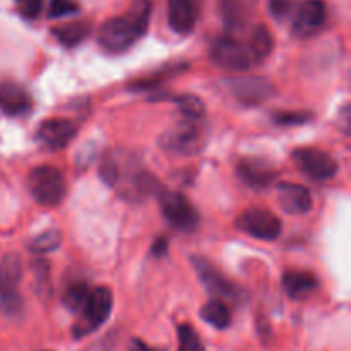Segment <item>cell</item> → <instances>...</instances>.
<instances>
[{
    "mask_svg": "<svg viewBox=\"0 0 351 351\" xmlns=\"http://www.w3.org/2000/svg\"><path fill=\"white\" fill-rule=\"evenodd\" d=\"M151 12V0H134L123 16L112 17L101 24L98 31V43L110 53H123L146 33Z\"/></svg>",
    "mask_w": 351,
    "mask_h": 351,
    "instance_id": "6da1fadb",
    "label": "cell"
},
{
    "mask_svg": "<svg viewBox=\"0 0 351 351\" xmlns=\"http://www.w3.org/2000/svg\"><path fill=\"white\" fill-rule=\"evenodd\" d=\"M160 146L170 153L192 156L199 154L208 143V127L204 119H187L182 117L167 132L161 134Z\"/></svg>",
    "mask_w": 351,
    "mask_h": 351,
    "instance_id": "7a4b0ae2",
    "label": "cell"
},
{
    "mask_svg": "<svg viewBox=\"0 0 351 351\" xmlns=\"http://www.w3.org/2000/svg\"><path fill=\"white\" fill-rule=\"evenodd\" d=\"M26 184L31 197L45 208H57L67 194L64 173L50 165L33 168L27 175Z\"/></svg>",
    "mask_w": 351,
    "mask_h": 351,
    "instance_id": "3957f363",
    "label": "cell"
},
{
    "mask_svg": "<svg viewBox=\"0 0 351 351\" xmlns=\"http://www.w3.org/2000/svg\"><path fill=\"white\" fill-rule=\"evenodd\" d=\"M23 278V264L17 254L10 252L0 259V314L19 315L24 308V300L19 293Z\"/></svg>",
    "mask_w": 351,
    "mask_h": 351,
    "instance_id": "277c9868",
    "label": "cell"
},
{
    "mask_svg": "<svg viewBox=\"0 0 351 351\" xmlns=\"http://www.w3.org/2000/svg\"><path fill=\"white\" fill-rule=\"evenodd\" d=\"M79 321L72 328V336L81 339L101 328L108 321L113 308V295L106 287H98L89 291Z\"/></svg>",
    "mask_w": 351,
    "mask_h": 351,
    "instance_id": "5b68a950",
    "label": "cell"
},
{
    "mask_svg": "<svg viewBox=\"0 0 351 351\" xmlns=\"http://www.w3.org/2000/svg\"><path fill=\"white\" fill-rule=\"evenodd\" d=\"M158 199H160V208L167 221L178 232L192 233L199 226V213L192 206L185 195L180 192L168 191V189H158Z\"/></svg>",
    "mask_w": 351,
    "mask_h": 351,
    "instance_id": "8992f818",
    "label": "cell"
},
{
    "mask_svg": "<svg viewBox=\"0 0 351 351\" xmlns=\"http://www.w3.org/2000/svg\"><path fill=\"white\" fill-rule=\"evenodd\" d=\"M225 86L232 98L243 106L263 105L276 95V88L273 82L266 77H259V75L226 79Z\"/></svg>",
    "mask_w": 351,
    "mask_h": 351,
    "instance_id": "52a82bcc",
    "label": "cell"
},
{
    "mask_svg": "<svg viewBox=\"0 0 351 351\" xmlns=\"http://www.w3.org/2000/svg\"><path fill=\"white\" fill-rule=\"evenodd\" d=\"M209 57L216 65L228 71H247L252 65V57L247 45L228 34L218 36L213 41L209 48Z\"/></svg>",
    "mask_w": 351,
    "mask_h": 351,
    "instance_id": "ba28073f",
    "label": "cell"
},
{
    "mask_svg": "<svg viewBox=\"0 0 351 351\" xmlns=\"http://www.w3.org/2000/svg\"><path fill=\"white\" fill-rule=\"evenodd\" d=\"M192 264H194V269L197 273L199 280L204 283V287L208 288V291L213 297L223 302L239 304L240 298H242V291H240V288L233 281L223 276V273L218 267L213 266L208 259L199 256L192 257Z\"/></svg>",
    "mask_w": 351,
    "mask_h": 351,
    "instance_id": "9c48e42d",
    "label": "cell"
},
{
    "mask_svg": "<svg viewBox=\"0 0 351 351\" xmlns=\"http://www.w3.org/2000/svg\"><path fill=\"white\" fill-rule=\"evenodd\" d=\"M293 161L298 170L315 182L331 180L338 171V163L326 151L317 147H298L293 151Z\"/></svg>",
    "mask_w": 351,
    "mask_h": 351,
    "instance_id": "30bf717a",
    "label": "cell"
},
{
    "mask_svg": "<svg viewBox=\"0 0 351 351\" xmlns=\"http://www.w3.org/2000/svg\"><path fill=\"white\" fill-rule=\"evenodd\" d=\"M239 232L257 240H276L281 235V221L276 215L266 209H247L237 218Z\"/></svg>",
    "mask_w": 351,
    "mask_h": 351,
    "instance_id": "8fae6325",
    "label": "cell"
},
{
    "mask_svg": "<svg viewBox=\"0 0 351 351\" xmlns=\"http://www.w3.org/2000/svg\"><path fill=\"white\" fill-rule=\"evenodd\" d=\"M77 123L69 119H47L36 129V141L48 151H58L67 147L77 136Z\"/></svg>",
    "mask_w": 351,
    "mask_h": 351,
    "instance_id": "7c38bea8",
    "label": "cell"
},
{
    "mask_svg": "<svg viewBox=\"0 0 351 351\" xmlns=\"http://www.w3.org/2000/svg\"><path fill=\"white\" fill-rule=\"evenodd\" d=\"M237 175L247 187L261 191V189L269 187L276 180L278 171L271 161L259 156H250L242 158L237 163Z\"/></svg>",
    "mask_w": 351,
    "mask_h": 351,
    "instance_id": "4fadbf2b",
    "label": "cell"
},
{
    "mask_svg": "<svg viewBox=\"0 0 351 351\" xmlns=\"http://www.w3.org/2000/svg\"><path fill=\"white\" fill-rule=\"evenodd\" d=\"M326 23V3L322 0H304L297 10L293 23V34L308 38L317 33Z\"/></svg>",
    "mask_w": 351,
    "mask_h": 351,
    "instance_id": "5bb4252c",
    "label": "cell"
},
{
    "mask_svg": "<svg viewBox=\"0 0 351 351\" xmlns=\"http://www.w3.org/2000/svg\"><path fill=\"white\" fill-rule=\"evenodd\" d=\"M276 199L280 208L288 215H305L312 209V194L300 184L283 182L276 187Z\"/></svg>",
    "mask_w": 351,
    "mask_h": 351,
    "instance_id": "9a60e30c",
    "label": "cell"
},
{
    "mask_svg": "<svg viewBox=\"0 0 351 351\" xmlns=\"http://www.w3.org/2000/svg\"><path fill=\"white\" fill-rule=\"evenodd\" d=\"M0 110L9 117H24L33 110V98L26 88L5 81L0 84Z\"/></svg>",
    "mask_w": 351,
    "mask_h": 351,
    "instance_id": "2e32d148",
    "label": "cell"
},
{
    "mask_svg": "<svg viewBox=\"0 0 351 351\" xmlns=\"http://www.w3.org/2000/svg\"><path fill=\"white\" fill-rule=\"evenodd\" d=\"M199 17L197 0H168V24L178 34L191 33Z\"/></svg>",
    "mask_w": 351,
    "mask_h": 351,
    "instance_id": "e0dca14e",
    "label": "cell"
},
{
    "mask_svg": "<svg viewBox=\"0 0 351 351\" xmlns=\"http://www.w3.org/2000/svg\"><path fill=\"white\" fill-rule=\"evenodd\" d=\"M285 293L293 300H305L319 288V280L314 273L304 269H288L281 278Z\"/></svg>",
    "mask_w": 351,
    "mask_h": 351,
    "instance_id": "ac0fdd59",
    "label": "cell"
},
{
    "mask_svg": "<svg viewBox=\"0 0 351 351\" xmlns=\"http://www.w3.org/2000/svg\"><path fill=\"white\" fill-rule=\"evenodd\" d=\"M91 33V24L86 23V21H75V23H67L60 24V26L53 27L51 34L58 40V43L64 45V47L72 48L81 45L86 38Z\"/></svg>",
    "mask_w": 351,
    "mask_h": 351,
    "instance_id": "d6986e66",
    "label": "cell"
},
{
    "mask_svg": "<svg viewBox=\"0 0 351 351\" xmlns=\"http://www.w3.org/2000/svg\"><path fill=\"white\" fill-rule=\"evenodd\" d=\"M247 48H249V53L252 57V64H263L274 50V38L271 31L264 24H259L254 29Z\"/></svg>",
    "mask_w": 351,
    "mask_h": 351,
    "instance_id": "ffe728a7",
    "label": "cell"
},
{
    "mask_svg": "<svg viewBox=\"0 0 351 351\" xmlns=\"http://www.w3.org/2000/svg\"><path fill=\"white\" fill-rule=\"evenodd\" d=\"M199 315H201L206 324L213 326L216 329H226L232 324V314H230L228 305L223 300H218V298H213L208 304L202 305Z\"/></svg>",
    "mask_w": 351,
    "mask_h": 351,
    "instance_id": "44dd1931",
    "label": "cell"
},
{
    "mask_svg": "<svg viewBox=\"0 0 351 351\" xmlns=\"http://www.w3.org/2000/svg\"><path fill=\"white\" fill-rule=\"evenodd\" d=\"M151 99L156 101H173L180 110L182 117L187 119H204V103L194 95H158Z\"/></svg>",
    "mask_w": 351,
    "mask_h": 351,
    "instance_id": "7402d4cb",
    "label": "cell"
},
{
    "mask_svg": "<svg viewBox=\"0 0 351 351\" xmlns=\"http://www.w3.org/2000/svg\"><path fill=\"white\" fill-rule=\"evenodd\" d=\"M221 16L230 29H239L249 21V7L243 0H221Z\"/></svg>",
    "mask_w": 351,
    "mask_h": 351,
    "instance_id": "603a6c76",
    "label": "cell"
},
{
    "mask_svg": "<svg viewBox=\"0 0 351 351\" xmlns=\"http://www.w3.org/2000/svg\"><path fill=\"white\" fill-rule=\"evenodd\" d=\"M187 69L185 64H173V65H168V67H161L160 71H156L154 74L147 75V77L141 79V81L134 82L130 84V89H136V91H144V89H151V88H156L160 86L161 82H165L167 79H170L171 75H177L180 72H184Z\"/></svg>",
    "mask_w": 351,
    "mask_h": 351,
    "instance_id": "cb8c5ba5",
    "label": "cell"
},
{
    "mask_svg": "<svg viewBox=\"0 0 351 351\" xmlns=\"http://www.w3.org/2000/svg\"><path fill=\"white\" fill-rule=\"evenodd\" d=\"M62 243V235L57 232V230H47L43 232L41 235L34 237L33 240L29 242V250L33 254H48V252H53L60 247Z\"/></svg>",
    "mask_w": 351,
    "mask_h": 351,
    "instance_id": "d4e9b609",
    "label": "cell"
},
{
    "mask_svg": "<svg viewBox=\"0 0 351 351\" xmlns=\"http://www.w3.org/2000/svg\"><path fill=\"white\" fill-rule=\"evenodd\" d=\"M88 295V285H86L84 281H74V283L67 287L64 297H62V302H64V305L69 311H77V308H81L82 305H84Z\"/></svg>",
    "mask_w": 351,
    "mask_h": 351,
    "instance_id": "484cf974",
    "label": "cell"
},
{
    "mask_svg": "<svg viewBox=\"0 0 351 351\" xmlns=\"http://www.w3.org/2000/svg\"><path fill=\"white\" fill-rule=\"evenodd\" d=\"M178 351H204L201 338L191 324L178 326Z\"/></svg>",
    "mask_w": 351,
    "mask_h": 351,
    "instance_id": "4316f807",
    "label": "cell"
},
{
    "mask_svg": "<svg viewBox=\"0 0 351 351\" xmlns=\"http://www.w3.org/2000/svg\"><path fill=\"white\" fill-rule=\"evenodd\" d=\"M314 119L311 112L305 110H298V112H276L273 115V122L276 125L283 127H295V125H305Z\"/></svg>",
    "mask_w": 351,
    "mask_h": 351,
    "instance_id": "83f0119b",
    "label": "cell"
},
{
    "mask_svg": "<svg viewBox=\"0 0 351 351\" xmlns=\"http://www.w3.org/2000/svg\"><path fill=\"white\" fill-rule=\"evenodd\" d=\"M99 177L108 185H115L119 182V163L112 154L103 156L101 163H99Z\"/></svg>",
    "mask_w": 351,
    "mask_h": 351,
    "instance_id": "f1b7e54d",
    "label": "cell"
},
{
    "mask_svg": "<svg viewBox=\"0 0 351 351\" xmlns=\"http://www.w3.org/2000/svg\"><path fill=\"white\" fill-rule=\"evenodd\" d=\"M77 10L79 5L74 0H51L50 9H48V17L50 19H60V17L72 16Z\"/></svg>",
    "mask_w": 351,
    "mask_h": 351,
    "instance_id": "f546056e",
    "label": "cell"
},
{
    "mask_svg": "<svg viewBox=\"0 0 351 351\" xmlns=\"http://www.w3.org/2000/svg\"><path fill=\"white\" fill-rule=\"evenodd\" d=\"M295 7V0H271L269 2V10L273 14L274 19L278 21H285L293 14Z\"/></svg>",
    "mask_w": 351,
    "mask_h": 351,
    "instance_id": "4dcf8cb0",
    "label": "cell"
},
{
    "mask_svg": "<svg viewBox=\"0 0 351 351\" xmlns=\"http://www.w3.org/2000/svg\"><path fill=\"white\" fill-rule=\"evenodd\" d=\"M23 14L26 17H36L41 10V3L43 0H23Z\"/></svg>",
    "mask_w": 351,
    "mask_h": 351,
    "instance_id": "1f68e13d",
    "label": "cell"
},
{
    "mask_svg": "<svg viewBox=\"0 0 351 351\" xmlns=\"http://www.w3.org/2000/svg\"><path fill=\"white\" fill-rule=\"evenodd\" d=\"M129 351H167V350L153 348V346L146 345V343H144L143 339L132 338V339H130V341H129Z\"/></svg>",
    "mask_w": 351,
    "mask_h": 351,
    "instance_id": "d6a6232c",
    "label": "cell"
},
{
    "mask_svg": "<svg viewBox=\"0 0 351 351\" xmlns=\"http://www.w3.org/2000/svg\"><path fill=\"white\" fill-rule=\"evenodd\" d=\"M151 252H153L156 257L167 256V252H168L167 239H158L156 242H154V245H153V249H151Z\"/></svg>",
    "mask_w": 351,
    "mask_h": 351,
    "instance_id": "836d02e7",
    "label": "cell"
}]
</instances>
